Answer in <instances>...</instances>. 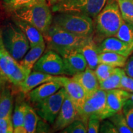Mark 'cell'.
I'll list each match as a JSON object with an SVG mask.
<instances>
[{"label": "cell", "mask_w": 133, "mask_h": 133, "mask_svg": "<svg viewBox=\"0 0 133 133\" xmlns=\"http://www.w3.org/2000/svg\"><path fill=\"white\" fill-rule=\"evenodd\" d=\"M43 36L47 43L48 49L62 56L67 51L81 48L92 35H78L52 24Z\"/></svg>", "instance_id": "cell-1"}, {"label": "cell", "mask_w": 133, "mask_h": 133, "mask_svg": "<svg viewBox=\"0 0 133 133\" xmlns=\"http://www.w3.org/2000/svg\"><path fill=\"white\" fill-rule=\"evenodd\" d=\"M14 18L29 23L43 35L52 24L51 11L46 0H39L34 4L13 12Z\"/></svg>", "instance_id": "cell-2"}, {"label": "cell", "mask_w": 133, "mask_h": 133, "mask_svg": "<svg viewBox=\"0 0 133 133\" xmlns=\"http://www.w3.org/2000/svg\"><path fill=\"white\" fill-rule=\"evenodd\" d=\"M124 20L116 0H108L96 17L95 28L97 34L104 37L114 36Z\"/></svg>", "instance_id": "cell-3"}, {"label": "cell", "mask_w": 133, "mask_h": 133, "mask_svg": "<svg viewBox=\"0 0 133 133\" xmlns=\"http://www.w3.org/2000/svg\"><path fill=\"white\" fill-rule=\"evenodd\" d=\"M52 24L81 36H92L94 31L92 18L78 13H59L53 17Z\"/></svg>", "instance_id": "cell-4"}, {"label": "cell", "mask_w": 133, "mask_h": 133, "mask_svg": "<svg viewBox=\"0 0 133 133\" xmlns=\"http://www.w3.org/2000/svg\"><path fill=\"white\" fill-rule=\"evenodd\" d=\"M1 33L6 49L17 62H19L30 48L25 35L14 23L7 25Z\"/></svg>", "instance_id": "cell-5"}, {"label": "cell", "mask_w": 133, "mask_h": 133, "mask_svg": "<svg viewBox=\"0 0 133 133\" xmlns=\"http://www.w3.org/2000/svg\"><path fill=\"white\" fill-rule=\"evenodd\" d=\"M108 0H61L53 5L54 12L78 13L94 18L101 12Z\"/></svg>", "instance_id": "cell-6"}, {"label": "cell", "mask_w": 133, "mask_h": 133, "mask_svg": "<svg viewBox=\"0 0 133 133\" xmlns=\"http://www.w3.org/2000/svg\"><path fill=\"white\" fill-rule=\"evenodd\" d=\"M66 92L64 88L52 95L35 103L34 109L41 119L52 124L62 107Z\"/></svg>", "instance_id": "cell-7"}, {"label": "cell", "mask_w": 133, "mask_h": 133, "mask_svg": "<svg viewBox=\"0 0 133 133\" xmlns=\"http://www.w3.org/2000/svg\"><path fill=\"white\" fill-rule=\"evenodd\" d=\"M33 70L55 76L66 75L62 56L51 49L41 56L35 64Z\"/></svg>", "instance_id": "cell-8"}, {"label": "cell", "mask_w": 133, "mask_h": 133, "mask_svg": "<svg viewBox=\"0 0 133 133\" xmlns=\"http://www.w3.org/2000/svg\"><path fill=\"white\" fill-rule=\"evenodd\" d=\"M106 97L107 91L99 88L92 96L86 99L78 114V119L83 121L86 126L91 116L94 115L99 118L100 114L105 107Z\"/></svg>", "instance_id": "cell-9"}, {"label": "cell", "mask_w": 133, "mask_h": 133, "mask_svg": "<svg viewBox=\"0 0 133 133\" xmlns=\"http://www.w3.org/2000/svg\"><path fill=\"white\" fill-rule=\"evenodd\" d=\"M106 91L105 107L99 116V118L101 121L109 118L113 115L121 110L124 103L128 99H130L131 96V93L120 88Z\"/></svg>", "instance_id": "cell-10"}, {"label": "cell", "mask_w": 133, "mask_h": 133, "mask_svg": "<svg viewBox=\"0 0 133 133\" xmlns=\"http://www.w3.org/2000/svg\"><path fill=\"white\" fill-rule=\"evenodd\" d=\"M78 119V112L66 94L57 117L52 124L54 131H62L75 119Z\"/></svg>", "instance_id": "cell-11"}, {"label": "cell", "mask_w": 133, "mask_h": 133, "mask_svg": "<svg viewBox=\"0 0 133 133\" xmlns=\"http://www.w3.org/2000/svg\"><path fill=\"white\" fill-rule=\"evenodd\" d=\"M59 81L65 90L67 96L74 102L79 114L87 99L84 89L73 77L59 76Z\"/></svg>", "instance_id": "cell-12"}, {"label": "cell", "mask_w": 133, "mask_h": 133, "mask_svg": "<svg viewBox=\"0 0 133 133\" xmlns=\"http://www.w3.org/2000/svg\"><path fill=\"white\" fill-rule=\"evenodd\" d=\"M61 56L64 60L66 75L74 76L85 70L87 68L85 58L78 49L67 51Z\"/></svg>", "instance_id": "cell-13"}, {"label": "cell", "mask_w": 133, "mask_h": 133, "mask_svg": "<svg viewBox=\"0 0 133 133\" xmlns=\"http://www.w3.org/2000/svg\"><path fill=\"white\" fill-rule=\"evenodd\" d=\"M97 46L99 54L112 52L128 57L133 52V43L130 44L124 42L115 36L106 38Z\"/></svg>", "instance_id": "cell-14"}, {"label": "cell", "mask_w": 133, "mask_h": 133, "mask_svg": "<svg viewBox=\"0 0 133 133\" xmlns=\"http://www.w3.org/2000/svg\"><path fill=\"white\" fill-rule=\"evenodd\" d=\"M72 77L84 89L87 99L92 96L99 89V82L94 70L88 66L85 70L74 75Z\"/></svg>", "instance_id": "cell-15"}, {"label": "cell", "mask_w": 133, "mask_h": 133, "mask_svg": "<svg viewBox=\"0 0 133 133\" xmlns=\"http://www.w3.org/2000/svg\"><path fill=\"white\" fill-rule=\"evenodd\" d=\"M59 76H55L40 71H31L19 87L22 92L27 94L41 84L51 81H59Z\"/></svg>", "instance_id": "cell-16"}, {"label": "cell", "mask_w": 133, "mask_h": 133, "mask_svg": "<svg viewBox=\"0 0 133 133\" xmlns=\"http://www.w3.org/2000/svg\"><path fill=\"white\" fill-rule=\"evenodd\" d=\"M61 88H62V85L59 81H48L30 91L29 92V99L31 102L35 104L52 95Z\"/></svg>", "instance_id": "cell-17"}, {"label": "cell", "mask_w": 133, "mask_h": 133, "mask_svg": "<svg viewBox=\"0 0 133 133\" xmlns=\"http://www.w3.org/2000/svg\"><path fill=\"white\" fill-rule=\"evenodd\" d=\"M14 23L25 35L30 48L44 42V38L43 33L32 25L17 18H14Z\"/></svg>", "instance_id": "cell-18"}, {"label": "cell", "mask_w": 133, "mask_h": 133, "mask_svg": "<svg viewBox=\"0 0 133 133\" xmlns=\"http://www.w3.org/2000/svg\"><path fill=\"white\" fill-rule=\"evenodd\" d=\"M78 50L85 58L88 67L94 70L99 64V52L98 51L97 44L93 39L92 36L89 38L87 43Z\"/></svg>", "instance_id": "cell-19"}, {"label": "cell", "mask_w": 133, "mask_h": 133, "mask_svg": "<svg viewBox=\"0 0 133 133\" xmlns=\"http://www.w3.org/2000/svg\"><path fill=\"white\" fill-rule=\"evenodd\" d=\"M17 63L5 48L0 31V70L8 81L15 70Z\"/></svg>", "instance_id": "cell-20"}, {"label": "cell", "mask_w": 133, "mask_h": 133, "mask_svg": "<svg viewBox=\"0 0 133 133\" xmlns=\"http://www.w3.org/2000/svg\"><path fill=\"white\" fill-rule=\"evenodd\" d=\"M29 52H26L22 59L20 61V64L30 71L32 70L33 66L39 59L46 49L45 41L30 48Z\"/></svg>", "instance_id": "cell-21"}, {"label": "cell", "mask_w": 133, "mask_h": 133, "mask_svg": "<svg viewBox=\"0 0 133 133\" xmlns=\"http://www.w3.org/2000/svg\"><path fill=\"white\" fill-rule=\"evenodd\" d=\"M27 104L17 101L14 112L12 113V121L14 124V133H26L24 126V119Z\"/></svg>", "instance_id": "cell-22"}, {"label": "cell", "mask_w": 133, "mask_h": 133, "mask_svg": "<svg viewBox=\"0 0 133 133\" xmlns=\"http://www.w3.org/2000/svg\"><path fill=\"white\" fill-rule=\"evenodd\" d=\"M13 96L8 87L4 86L0 92V118L12 114Z\"/></svg>", "instance_id": "cell-23"}, {"label": "cell", "mask_w": 133, "mask_h": 133, "mask_svg": "<svg viewBox=\"0 0 133 133\" xmlns=\"http://www.w3.org/2000/svg\"><path fill=\"white\" fill-rule=\"evenodd\" d=\"M128 57L115 52H105L99 54V64H105L113 67H123L125 65Z\"/></svg>", "instance_id": "cell-24"}, {"label": "cell", "mask_w": 133, "mask_h": 133, "mask_svg": "<svg viewBox=\"0 0 133 133\" xmlns=\"http://www.w3.org/2000/svg\"><path fill=\"white\" fill-rule=\"evenodd\" d=\"M124 74L126 73L124 70L120 67H115L112 74L106 80L99 83V88L105 91L120 88L121 81Z\"/></svg>", "instance_id": "cell-25"}, {"label": "cell", "mask_w": 133, "mask_h": 133, "mask_svg": "<svg viewBox=\"0 0 133 133\" xmlns=\"http://www.w3.org/2000/svg\"><path fill=\"white\" fill-rule=\"evenodd\" d=\"M39 119V115L35 110L27 104L24 119V126L26 133L36 132V126Z\"/></svg>", "instance_id": "cell-26"}, {"label": "cell", "mask_w": 133, "mask_h": 133, "mask_svg": "<svg viewBox=\"0 0 133 133\" xmlns=\"http://www.w3.org/2000/svg\"><path fill=\"white\" fill-rule=\"evenodd\" d=\"M109 120L114 124L118 132L119 133H133L132 129L130 128L123 110L119 111L109 118Z\"/></svg>", "instance_id": "cell-27"}, {"label": "cell", "mask_w": 133, "mask_h": 133, "mask_svg": "<svg viewBox=\"0 0 133 133\" xmlns=\"http://www.w3.org/2000/svg\"><path fill=\"white\" fill-rule=\"evenodd\" d=\"M31 71H30L24 67L19 62L17 63L16 68L8 78V81L14 86H19L25 81Z\"/></svg>", "instance_id": "cell-28"}, {"label": "cell", "mask_w": 133, "mask_h": 133, "mask_svg": "<svg viewBox=\"0 0 133 133\" xmlns=\"http://www.w3.org/2000/svg\"><path fill=\"white\" fill-rule=\"evenodd\" d=\"M114 36L124 42L132 44L133 24L124 21Z\"/></svg>", "instance_id": "cell-29"}, {"label": "cell", "mask_w": 133, "mask_h": 133, "mask_svg": "<svg viewBox=\"0 0 133 133\" xmlns=\"http://www.w3.org/2000/svg\"><path fill=\"white\" fill-rule=\"evenodd\" d=\"M125 22L133 24V0H116Z\"/></svg>", "instance_id": "cell-30"}, {"label": "cell", "mask_w": 133, "mask_h": 133, "mask_svg": "<svg viewBox=\"0 0 133 133\" xmlns=\"http://www.w3.org/2000/svg\"><path fill=\"white\" fill-rule=\"evenodd\" d=\"M39 0H3L4 8L9 12H14L16 10L31 5Z\"/></svg>", "instance_id": "cell-31"}, {"label": "cell", "mask_w": 133, "mask_h": 133, "mask_svg": "<svg viewBox=\"0 0 133 133\" xmlns=\"http://www.w3.org/2000/svg\"><path fill=\"white\" fill-rule=\"evenodd\" d=\"M115 69V67L105 64H99L96 69L94 70L96 75L99 83L106 80L110 76Z\"/></svg>", "instance_id": "cell-32"}, {"label": "cell", "mask_w": 133, "mask_h": 133, "mask_svg": "<svg viewBox=\"0 0 133 133\" xmlns=\"http://www.w3.org/2000/svg\"><path fill=\"white\" fill-rule=\"evenodd\" d=\"M62 133H86L87 132V126L83 121L76 119L70 124L67 127L61 131Z\"/></svg>", "instance_id": "cell-33"}, {"label": "cell", "mask_w": 133, "mask_h": 133, "mask_svg": "<svg viewBox=\"0 0 133 133\" xmlns=\"http://www.w3.org/2000/svg\"><path fill=\"white\" fill-rule=\"evenodd\" d=\"M122 110L128 124L133 131V101L132 100L129 99L126 101Z\"/></svg>", "instance_id": "cell-34"}, {"label": "cell", "mask_w": 133, "mask_h": 133, "mask_svg": "<svg viewBox=\"0 0 133 133\" xmlns=\"http://www.w3.org/2000/svg\"><path fill=\"white\" fill-rule=\"evenodd\" d=\"M14 131L12 114L0 118V133H13Z\"/></svg>", "instance_id": "cell-35"}, {"label": "cell", "mask_w": 133, "mask_h": 133, "mask_svg": "<svg viewBox=\"0 0 133 133\" xmlns=\"http://www.w3.org/2000/svg\"><path fill=\"white\" fill-rule=\"evenodd\" d=\"M101 119L97 116L92 115L89 118L87 125V132L97 133L99 132Z\"/></svg>", "instance_id": "cell-36"}, {"label": "cell", "mask_w": 133, "mask_h": 133, "mask_svg": "<svg viewBox=\"0 0 133 133\" xmlns=\"http://www.w3.org/2000/svg\"><path fill=\"white\" fill-rule=\"evenodd\" d=\"M120 89L133 93V78L124 74L121 81Z\"/></svg>", "instance_id": "cell-37"}, {"label": "cell", "mask_w": 133, "mask_h": 133, "mask_svg": "<svg viewBox=\"0 0 133 133\" xmlns=\"http://www.w3.org/2000/svg\"><path fill=\"white\" fill-rule=\"evenodd\" d=\"M100 132L105 133H118V130L114 124L109 120L103 119L102 124L100 126Z\"/></svg>", "instance_id": "cell-38"}, {"label": "cell", "mask_w": 133, "mask_h": 133, "mask_svg": "<svg viewBox=\"0 0 133 133\" xmlns=\"http://www.w3.org/2000/svg\"><path fill=\"white\" fill-rule=\"evenodd\" d=\"M47 121L44 119H39L38 122L37 126H36V132H52V129Z\"/></svg>", "instance_id": "cell-39"}, {"label": "cell", "mask_w": 133, "mask_h": 133, "mask_svg": "<svg viewBox=\"0 0 133 133\" xmlns=\"http://www.w3.org/2000/svg\"><path fill=\"white\" fill-rule=\"evenodd\" d=\"M124 67V70L126 74L133 78V54L129 57L128 59H127Z\"/></svg>", "instance_id": "cell-40"}, {"label": "cell", "mask_w": 133, "mask_h": 133, "mask_svg": "<svg viewBox=\"0 0 133 133\" xmlns=\"http://www.w3.org/2000/svg\"><path fill=\"white\" fill-rule=\"evenodd\" d=\"M7 79L4 77L1 70H0V92L3 90V89L5 86V83L7 81Z\"/></svg>", "instance_id": "cell-41"}, {"label": "cell", "mask_w": 133, "mask_h": 133, "mask_svg": "<svg viewBox=\"0 0 133 133\" xmlns=\"http://www.w3.org/2000/svg\"><path fill=\"white\" fill-rule=\"evenodd\" d=\"M46 1H47L48 4L52 6L53 5L56 4V3L59 2V1H61V0H46Z\"/></svg>", "instance_id": "cell-42"}, {"label": "cell", "mask_w": 133, "mask_h": 133, "mask_svg": "<svg viewBox=\"0 0 133 133\" xmlns=\"http://www.w3.org/2000/svg\"><path fill=\"white\" fill-rule=\"evenodd\" d=\"M130 99L132 100L133 101V94H131V96H130Z\"/></svg>", "instance_id": "cell-43"}]
</instances>
